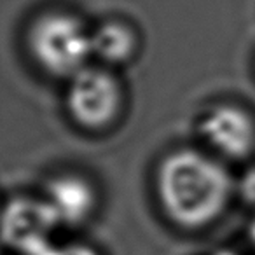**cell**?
I'll list each match as a JSON object with an SVG mask.
<instances>
[{"instance_id": "cell-3", "label": "cell", "mask_w": 255, "mask_h": 255, "mask_svg": "<svg viewBox=\"0 0 255 255\" xmlns=\"http://www.w3.org/2000/svg\"><path fill=\"white\" fill-rule=\"evenodd\" d=\"M65 105L79 128L86 131H103L123 112V84L109 68L88 65L68 79Z\"/></svg>"}, {"instance_id": "cell-7", "label": "cell", "mask_w": 255, "mask_h": 255, "mask_svg": "<svg viewBox=\"0 0 255 255\" xmlns=\"http://www.w3.org/2000/svg\"><path fill=\"white\" fill-rule=\"evenodd\" d=\"M138 33L123 19H107L91 32V51L103 65H124L138 53Z\"/></svg>"}, {"instance_id": "cell-6", "label": "cell", "mask_w": 255, "mask_h": 255, "mask_svg": "<svg viewBox=\"0 0 255 255\" xmlns=\"http://www.w3.org/2000/svg\"><path fill=\"white\" fill-rule=\"evenodd\" d=\"M44 199L54 210L60 224L67 226H79L89 220L98 206L96 187L79 173H60L49 178Z\"/></svg>"}, {"instance_id": "cell-1", "label": "cell", "mask_w": 255, "mask_h": 255, "mask_svg": "<svg viewBox=\"0 0 255 255\" xmlns=\"http://www.w3.org/2000/svg\"><path fill=\"white\" fill-rule=\"evenodd\" d=\"M156 194L171 224L198 231L212 226L226 212L233 178L212 156L185 147L170 152L159 163Z\"/></svg>"}, {"instance_id": "cell-2", "label": "cell", "mask_w": 255, "mask_h": 255, "mask_svg": "<svg viewBox=\"0 0 255 255\" xmlns=\"http://www.w3.org/2000/svg\"><path fill=\"white\" fill-rule=\"evenodd\" d=\"M30 56L46 74L72 79L89 65L91 32L70 12L51 11L37 16L26 32Z\"/></svg>"}, {"instance_id": "cell-4", "label": "cell", "mask_w": 255, "mask_h": 255, "mask_svg": "<svg viewBox=\"0 0 255 255\" xmlns=\"http://www.w3.org/2000/svg\"><path fill=\"white\" fill-rule=\"evenodd\" d=\"M58 226L60 220L46 199L14 198L0 212V240L23 255H42Z\"/></svg>"}, {"instance_id": "cell-5", "label": "cell", "mask_w": 255, "mask_h": 255, "mask_svg": "<svg viewBox=\"0 0 255 255\" xmlns=\"http://www.w3.org/2000/svg\"><path fill=\"white\" fill-rule=\"evenodd\" d=\"M201 138L227 159H245L255 150V117L236 103H219L199 121Z\"/></svg>"}, {"instance_id": "cell-8", "label": "cell", "mask_w": 255, "mask_h": 255, "mask_svg": "<svg viewBox=\"0 0 255 255\" xmlns=\"http://www.w3.org/2000/svg\"><path fill=\"white\" fill-rule=\"evenodd\" d=\"M42 255H100L98 250H95L93 247L84 243H67L54 247L51 245Z\"/></svg>"}]
</instances>
